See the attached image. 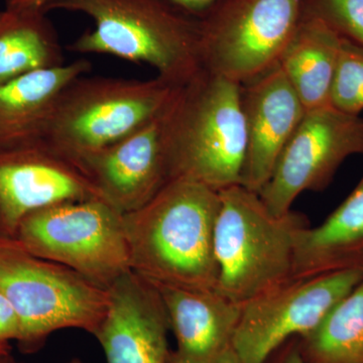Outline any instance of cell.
Wrapping results in <instances>:
<instances>
[{"label": "cell", "instance_id": "1", "mask_svg": "<svg viewBox=\"0 0 363 363\" xmlns=\"http://www.w3.org/2000/svg\"><path fill=\"white\" fill-rule=\"evenodd\" d=\"M219 207L218 191L174 179L147 204L123 214L131 271L154 285L217 289Z\"/></svg>", "mask_w": 363, "mask_h": 363}, {"label": "cell", "instance_id": "2", "mask_svg": "<svg viewBox=\"0 0 363 363\" xmlns=\"http://www.w3.org/2000/svg\"><path fill=\"white\" fill-rule=\"evenodd\" d=\"M164 119L169 181L218 192L240 185L247 152L240 83L201 68L177 87Z\"/></svg>", "mask_w": 363, "mask_h": 363}, {"label": "cell", "instance_id": "3", "mask_svg": "<svg viewBox=\"0 0 363 363\" xmlns=\"http://www.w3.org/2000/svg\"><path fill=\"white\" fill-rule=\"evenodd\" d=\"M84 13L93 21L68 49L147 64L157 77L184 84L201 66L199 21L159 0H56L47 7Z\"/></svg>", "mask_w": 363, "mask_h": 363}, {"label": "cell", "instance_id": "4", "mask_svg": "<svg viewBox=\"0 0 363 363\" xmlns=\"http://www.w3.org/2000/svg\"><path fill=\"white\" fill-rule=\"evenodd\" d=\"M219 196L213 240L217 290L242 305L292 281L296 240L310 225L307 216L293 210L274 214L259 193L240 184Z\"/></svg>", "mask_w": 363, "mask_h": 363}, {"label": "cell", "instance_id": "5", "mask_svg": "<svg viewBox=\"0 0 363 363\" xmlns=\"http://www.w3.org/2000/svg\"><path fill=\"white\" fill-rule=\"evenodd\" d=\"M178 86L157 76H80L57 98L40 143L77 164L159 116Z\"/></svg>", "mask_w": 363, "mask_h": 363}, {"label": "cell", "instance_id": "6", "mask_svg": "<svg viewBox=\"0 0 363 363\" xmlns=\"http://www.w3.org/2000/svg\"><path fill=\"white\" fill-rule=\"evenodd\" d=\"M0 294L20 319L16 342L25 352L39 350L63 329L94 336L108 304V291L11 238H0Z\"/></svg>", "mask_w": 363, "mask_h": 363}, {"label": "cell", "instance_id": "7", "mask_svg": "<svg viewBox=\"0 0 363 363\" xmlns=\"http://www.w3.org/2000/svg\"><path fill=\"white\" fill-rule=\"evenodd\" d=\"M14 240L104 290L131 272L123 214L102 199L38 210L23 219Z\"/></svg>", "mask_w": 363, "mask_h": 363}, {"label": "cell", "instance_id": "8", "mask_svg": "<svg viewBox=\"0 0 363 363\" xmlns=\"http://www.w3.org/2000/svg\"><path fill=\"white\" fill-rule=\"evenodd\" d=\"M303 0H224L199 21L202 68L242 84L278 64Z\"/></svg>", "mask_w": 363, "mask_h": 363}, {"label": "cell", "instance_id": "9", "mask_svg": "<svg viewBox=\"0 0 363 363\" xmlns=\"http://www.w3.org/2000/svg\"><path fill=\"white\" fill-rule=\"evenodd\" d=\"M363 279L348 269L292 279L241 305L233 348L238 363H266L286 341L305 335Z\"/></svg>", "mask_w": 363, "mask_h": 363}, {"label": "cell", "instance_id": "10", "mask_svg": "<svg viewBox=\"0 0 363 363\" xmlns=\"http://www.w3.org/2000/svg\"><path fill=\"white\" fill-rule=\"evenodd\" d=\"M363 154V118L332 106L306 111L259 191L274 214L288 213L305 191L324 190L344 160Z\"/></svg>", "mask_w": 363, "mask_h": 363}, {"label": "cell", "instance_id": "11", "mask_svg": "<svg viewBox=\"0 0 363 363\" xmlns=\"http://www.w3.org/2000/svg\"><path fill=\"white\" fill-rule=\"evenodd\" d=\"M90 199H102L96 187L45 143L0 150V238L14 240L23 219L38 210Z\"/></svg>", "mask_w": 363, "mask_h": 363}, {"label": "cell", "instance_id": "12", "mask_svg": "<svg viewBox=\"0 0 363 363\" xmlns=\"http://www.w3.org/2000/svg\"><path fill=\"white\" fill-rule=\"evenodd\" d=\"M164 111L76 164L102 199L123 214L147 204L169 182Z\"/></svg>", "mask_w": 363, "mask_h": 363}, {"label": "cell", "instance_id": "13", "mask_svg": "<svg viewBox=\"0 0 363 363\" xmlns=\"http://www.w3.org/2000/svg\"><path fill=\"white\" fill-rule=\"evenodd\" d=\"M247 152L240 185L259 193L306 109L279 64L240 84Z\"/></svg>", "mask_w": 363, "mask_h": 363}, {"label": "cell", "instance_id": "14", "mask_svg": "<svg viewBox=\"0 0 363 363\" xmlns=\"http://www.w3.org/2000/svg\"><path fill=\"white\" fill-rule=\"evenodd\" d=\"M108 304L94 337L107 363H169V322L156 286L135 272L108 289Z\"/></svg>", "mask_w": 363, "mask_h": 363}, {"label": "cell", "instance_id": "15", "mask_svg": "<svg viewBox=\"0 0 363 363\" xmlns=\"http://www.w3.org/2000/svg\"><path fill=\"white\" fill-rule=\"evenodd\" d=\"M154 285V284H152ZM176 339L169 363H226L236 359L233 342L241 305L217 289L154 285Z\"/></svg>", "mask_w": 363, "mask_h": 363}, {"label": "cell", "instance_id": "16", "mask_svg": "<svg viewBox=\"0 0 363 363\" xmlns=\"http://www.w3.org/2000/svg\"><path fill=\"white\" fill-rule=\"evenodd\" d=\"M90 69L79 59L0 84V150L40 143L57 98Z\"/></svg>", "mask_w": 363, "mask_h": 363}, {"label": "cell", "instance_id": "17", "mask_svg": "<svg viewBox=\"0 0 363 363\" xmlns=\"http://www.w3.org/2000/svg\"><path fill=\"white\" fill-rule=\"evenodd\" d=\"M348 269L363 271V177L323 223L306 226L296 240L293 279Z\"/></svg>", "mask_w": 363, "mask_h": 363}, {"label": "cell", "instance_id": "18", "mask_svg": "<svg viewBox=\"0 0 363 363\" xmlns=\"http://www.w3.org/2000/svg\"><path fill=\"white\" fill-rule=\"evenodd\" d=\"M342 37L323 21L306 13L278 64L306 111L330 106V95Z\"/></svg>", "mask_w": 363, "mask_h": 363}, {"label": "cell", "instance_id": "19", "mask_svg": "<svg viewBox=\"0 0 363 363\" xmlns=\"http://www.w3.org/2000/svg\"><path fill=\"white\" fill-rule=\"evenodd\" d=\"M63 64L58 35L45 11H0V84Z\"/></svg>", "mask_w": 363, "mask_h": 363}, {"label": "cell", "instance_id": "20", "mask_svg": "<svg viewBox=\"0 0 363 363\" xmlns=\"http://www.w3.org/2000/svg\"><path fill=\"white\" fill-rule=\"evenodd\" d=\"M298 341L307 363H363V279Z\"/></svg>", "mask_w": 363, "mask_h": 363}, {"label": "cell", "instance_id": "21", "mask_svg": "<svg viewBox=\"0 0 363 363\" xmlns=\"http://www.w3.org/2000/svg\"><path fill=\"white\" fill-rule=\"evenodd\" d=\"M330 106L352 116H359L363 109V47L344 38L332 84Z\"/></svg>", "mask_w": 363, "mask_h": 363}, {"label": "cell", "instance_id": "22", "mask_svg": "<svg viewBox=\"0 0 363 363\" xmlns=\"http://www.w3.org/2000/svg\"><path fill=\"white\" fill-rule=\"evenodd\" d=\"M303 11L363 47V0H303Z\"/></svg>", "mask_w": 363, "mask_h": 363}, {"label": "cell", "instance_id": "23", "mask_svg": "<svg viewBox=\"0 0 363 363\" xmlns=\"http://www.w3.org/2000/svg\"><path fill=\"white\" fill-rule=\"evenodd\" d=\"M21 322L13 305L0 294V357L9 355L11 341H18Z\"/></svg>", "mask_w": 363, "mask_h": 363}, {"label": "cell", "instance_id": "24", "mask_svg": "<svg viewBox=\"0 0 363 363\" xmlns=\"http://www.w3.org/2000/svg\"><path fill=\"white\" fill-rule=\"evenodd\" d=\"M184 16L200 21L224 0H159Z\"/></svg>", "mask_w": 363, "mask_h": 363}, {"label": "cell", "instance_id": "25", "mask_svg": "<svg viewBox=\"0 0 363 363\" xmlns=\"http://www.w3.org/2000/svg\"><path fill=\"white\" fill-rule=\"evenodd\" d=\"M266 363H307L298 347V337L290 339L272 353Z\"/></svg>", "mask_w": 363, "mask_h": 363}, {"label": "cell", "instance_id": "26", "mask_svg": "<svg viewBox=\"0 0 363 363\" xmlns=\"http://www.w3.org/2000/svg\"><path fill=\"white\" fill-rule=\"evenodd\" d=\"M56 0H6V9L14 11H47V7Z\"/></svg>", "mask_w": 363, "mask_h": 363}, {"label": "cell", "instance_id": "27", "mask_svg": "<svg viewBox=\"0 0 363 363\" xmlns=\"http://www.w3.org/2000/svg\"><path fill=\"white\" fill-rule=\"evenodd\" d=\"M0 363H18L14 362V360L9 358V355H6V357H0Z\"/></svg>", "mask_w": 363, "mask_h": 363}, {"label": "cell", "instance_id": "28", "mask_svg": "<svg viewBox=\"0 0 363 363\" xmlns=\"http://www.w3.org/2000/svg\"><path fill=\"white\" fill-rule=\"evenodd\" d=\"M67 363H85V362H81V360H79V359H73V360H71V362H69Z\"/></svg>", "mask_w": 363, "mask_h": 363}, {"label": "cell", "instance_id": "29", "mask_svg": "<svg viewBox=\"0 0 363 363\" xmlns=\"http://www.w3.org/2000/svg\"><path fill=\"white\" fill-rule=\"evenodd\" d=\"M226 363H238V360H233V362H226Z\"/></svg>", "mask_w": 363, "mask_h": 363}]
</instances>
